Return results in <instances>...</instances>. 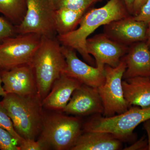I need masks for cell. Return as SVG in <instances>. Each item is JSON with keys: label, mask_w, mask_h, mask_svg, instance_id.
<instances>
[{"label": "cell", "mask_w": 150, "mask_h": 150, "mask_svg": "<svg viewBox=\"0 0 150 150\" xmlns=\"http://www.w3.org/2000/svg\"><path fill=\"white\" fill-rule=\"evenodd\" d=\"M130 15H131L123 0H109L101 7L87 11L79 28L66 35H57L56 38L61 45L73 48L88 64L93 65L94 64L93 59L86 48L88 36L100 26Z\"/></svg>", "instance_id": "obj_1"}, {"label": "cell", "mask_w": 150, "mask_h": 150, "mask_svg": "<svg viewBox=\"0 0 150 150\" xmlns=\"http://www.w3.org/2000/svg\"><path fill=\"white\" fill-rule=\"evenodd\" d=\"M61 46L56 37L43 36L39 48L29 64L35 77L37 94L42 101L66 68L67 63Z\"/></svg>", "instance_id": "obj_2"}, {"label": "cell", "mask_w": 150, "mask_h": 150, "mask_svg": "<svg viewBox=\"0 0 150 150\" xmlns=\"http://www.w3.org/2000/svg\"><path fill=\"white\" fill-rule=\"evenodd\" d=\"M1 102L17 134L24 139H38L42 131L44 112L37 94L23 96L7 93Z\"/></svg>", "instance_id": "obj_3"}, {"label": "cell", "mask_w": 150, "mask_h": 150, "mask_svg": "<svg viewBox=\"0 0 150 150\" xmlns=\"http://www.w3.org/2000/svg\"><path fill=\"white\" fill-rule=\"evenodd\" d=\"M83 126L79 116L43 112L42 131L38 139L48 149L71 150L82 133Z\"/></svg>", "instance_id": "obj_4"}, {"label": "cell", "mask_w": 150, "mask_h": 150, "mask_svg": "<svg viewBox=\"0 0 150 150\" xmlns=\"http://www.w3.org/2000/svg\"><path fill=\"white\" fill-rule=\"evenodd\" d=\"M150 119V106L142 108L130 107L128 110L111 117L95 115L83 126V132H107L122 142L133 139L134 132L138 125Z\"/></svg>", "instance_id": "obj_5"}, {"label": "cell", "mask_w": 150, "mask_h": 150, "mask_svg": "<svg viewBox=\"0 0 150 150\" xmlns=\"http://www.w3.org/2000/svg\"><path fill=\"white\" fill-rule=\"evenodd\" d=\"M43 36L35 33L18 34L0 43V68L9 70L29 64L39 48Z\"/></svg>", "instance_id": "obj_6"}, {"label": "cell", "mask_w": 150, "mask_h": 150, "mask_svg": "<svg viewBox=\"0 0 150 150\" xmlns=\"http://www.w3.org/2000/svg\"><path fill=\"white\" fill-rule=\"evenodd\" d=\"M126 69V62L123 57L116 67L105 65V81L98 88L103 104L104 117L121 114L130 107L124 97L122 84Z\"/></svg>", "instance_id": "obj_7"}, {"label": "cell", "mask_w": 150, "mask_h": 150, "mask_svg": "<svg viewBox=\"0 0 150 150\" xmlns=\"http://www.w3.org/2000/svg\"><path fill=\"white\" fill-rule=\"evenodd\" d=\"M27 10L23 20L16 26L17 34L35 33L56 38L55 9L52 0H26Z\"/></svg>", "instance_id": "obj_8"}, {"label": "cell", "mask_w": 150, "mask_h": 150, "mask_svg": "<svg viewBox=\"0 0 150 150\" xmlns=\"http://www.w3.org/2000/svg\"><path fill=\"white\" fill-rule=\"evenodd\" d=\"M86 48L88 54L94 58L96 67H115L127 54L129 46L116 42L103 33L88 38Z\"/></svg>", "instance_id": "obj_9"}, {"label": "cell", "mask_w": 150, "mask_h": 150, "mask_svg": "<svg viewBox=\"0 0 150 150\" xmlns=\"http://www.w3.org/2000/svg\"><path fill=\"white\" fill-rule=\"evenodd\" d=\"M61 48L67 63L64 74L94 88H98L104 83L105 66L92 67L79 59L73 48L63 45Z\"/></svg>", "instance_id": "obj_10"}, {"label": "cell", "mask_w": 150, "mask_h": 150, "mask_svg": "<svg viewBox=\"0 0 150 150\" xmlns=\"http://www.w3.org/2000/svg\"><path fill=\"white\" fill-rule=\"evenodd\" d=\"M148 23L137 20L134 16L114 21L104 25V33L112 40L126 46L145 41Z\"/></svg>", "instance_id": "obj_11"}, {"label": "cell", "mask_w": 150, "mask_h": 150, "mask_svg": "<svg viewBox=\"0 0 150 150\" xmlns=\"http://www.w3.org/2000/svg\"><path fill=\"white\" fill-rule=\"evenodd\" d=\"M103 111L98 88L82 84L73 92L63 112L79 116L103 114Z\"/></svg>", "instance_id": "obj_12"}, {"label": "cell", "mask_w": 150, "mask_h": 150, "mask_svg": "<svg viewBox=\"0 0 150 150\" xmlns=\"http://www.w3.org/2000/svg\"><path fill=\"white\" fill-rule=\"evenodd\" d=\"M3 88L6 93L28 96L37 93L36 83L30 64L9 70H1Z\"/></svg>", "instance_id": "obj_13"}, {"label": "cell", "mask_w": 150, "mask_h": 150, "mask_svg": "<svg viewBox=\"0 0 150 150\" xmlns=\"http://www.w3.org/2000/svg\"><path fill=\"white\" fill-rule=\"evenodd\" d=\"M82 84L63 73L55 81L48 95L42 100L43 108L63 112L73 92Z\"/></svg>", "instance_id": "obj_14"}, {"label": "cell", "mask_w": 150, "mask_h": 150, "mask_svg": "<svg viewBox=\"0 0 150 150\" xmlns=\"http://www.w3.org/2000/svg\"><path fill=\"white\" fill-rule=\"evenodd\" d=\"M123 58L126 65L123 79L137 76L150 78V49L145 41L129 46L128 52Z\"/></svg>", "instance_id": "obj_15"}, {"label": "cell", "mask_w": 150, "mask_h": 150, "mask_svg": "<svg viewBox=\"0 0 150 150\" xmlns=\"http://www.w3.org/2000/svg\"><path fill=\"white\" fill-rule=\"evenodd\" d=\"M122 142L112 134L99 131L83 132L71 150H118Z\"/></svg>", "instance_id": "obj_16"}, {"label": "cell", "mask_w": 150, "mask_h": 150, "mask_svg": "<svg viewBox=\"0 0 150 150\" xmlns=\"http://www.w3.org/2000/svg\"><path fill=\"white\" fill-rule=\"evenodd\" d=\"M123 94L130 107L150 106V78L137 76L122 81Z\"/></svg>", "instance_id": "obj_17"}, {"label": "cell", "mask_w": 150, "mask_h": 150, "mask_svg": "<svg viewBox=\"0 0 150 150\" xmlns=\"http://www.w3.org/2000/svg\"><path fill=\"white\" fill-rule=\"evenodd\" d=\"M87 11L68 9L56 10L54 25L57 35H66L76 29L84 14Z\"/></svg>", "instance_id": "obj_18"}, {"label": "cell", "mask_w": 150, "mask_h": 150, "mask_svg": "<svg viewBox=\"0 0 150 150\" xmlns=\"http://www.w3.org/2000/svg\"><path fill=\"white\" fill-rule=\"evenodd\" d=\"M26 10V0H0V13L16 26L23 20Z\"/></svg>", "instance_id": "obj_19"}, {"label": "cell", "mask_w": 150, "mask_h": 150, "mask_svg": "<svg viewBox=\"0 0 150 150\" xmlns=\"http://www.w3.org/2000/svg\"><path fill=\"white\" fill-rule=\"evenodd\" d=\"M56 10L68 9L73 10L87 11L98 0H52Z\"/></svg>", "instance_id": "obj_20"}, {"label": "cell", "mask_w": 150, "mask_h": 150, "mask_svg": "<svg viewBox=\"0 0 150 150\" xmlns=\"http://www.w3.org/2000/svg\"><path fill=\"white\" fill-rule=\"evenodd\" d=\"M0 126L6 129L11 134L18 143V146L24 140L16 131L12 121L1 101H0Z\"/></svg>", "instance_id": "obj_21"}, {"label": "cell", "mask_w": 150, "mask_h": 150, "mask_svg": "<svg viewBox=\"0 0 150 150\" xmlns=\"http://www.w3.org/2000/svg\"><path fill=\"white\" fill-rule=\"evenodd\" d=\"M0 150H20L18 143L11 134L0 126Z\"/></svg>", "instance_id": "obj_22"}, {"label": "cell", "mask_w": 150, "mask_h": 150, "mask_svg": "<svg viewBox=\"0 0 150 150\" xmlns=\"http://www.w3.org/2000/svg\"><path fill=\"white\" fill-rule=\"evenodd\" d=\"M16 34V26L0 17V43L8 38L14 36Z\"/></svg>", "instance_id": "obj_23"}, {"label": "cell", "mask_w": 150, "mask_h": 150, "mask_svg": "<svg viewBox=\"0 0 150 150\" xmlns=\"http://www.w3.org/2000/svg\"><path fill=\"white\" fill-rule=\"evenodd\" d=\"M20 150H45L48 148L40 140L24 139L19 146Z\"/></svg>", "instance_id": "obj_24"}, {"label": "cell", "mask_w": 150, "mask_h": 150, "mask_svg": "<svg viewBox=\"0 0 150 150\" xmlns=\"http://www.w3.org/2000/svg\"><path fill=\"white\" fill-rule=\"evenodd\" d=\"M137 20L149 23L150 22V0H147L136 16H134Z\"/></svg>", "instance_id": "obj_25"}, {"label": "cell", "mask_w": 150, "mask_h": 150, "mask_svg": "<svg viewBox=\"0 0 150 150\" xmlns=\"http://www.w3.org/2000/svg\"><path fill=\"white\" fill-rule=\"evenodd\" d=\"M145 137L142 138L133 144L124 149L126 150H148V141L146 139Z\"/></svg>", "instance_id": "obj_26"}, {"label": "cell", "mask_w": 150, "mask_h": 150, "mask_svg": "<svg viewBox=\"0 0 150 150\" xmlns=\"http://www.w3.org/2000/svg\"><path fill=\"white\" fill-rule=\"evenodd\" d=\"M147 0H134L132 15L136 16L139 12L140 10Z\"/></svg>", "instance_id": "obj_27"}, {"label": "cell", "mask_w": 150, "mask_h": 150, "mask_svg": "<svg viewBox=\"0 0 150 150\" xmlns=\"http://www.w3.org/2000/svg\"><path fill=\"white\" fill-rule=\"evenodd\" d=\"M144 126L148 135V150H150V119L144 122Z\"/></svg>", "instance_id": "obj_28"}, {"label": "cell", "mask_w": 150, "mask_h": 150, "mask_svg": "<svg viewBox=\"0 0 150 150\" xmlns=\"http://www.w3.org/2000/svg\"><path fill=\"white\" fill-rule=\"evenodd\" d=\"M129 12L132 15L134 0H123Z\"/></svg>", "instance_id": "obj_29"}, {"label": "cell", "mask_w": 150, "mask_h": 150, "mask_svg": "<svg viewBox=\"0 0 150 150\" xmlns=\"http://www.w3.org/2000/svg\"><path fill=\"white\" fill-rule=\"evenodd\" d=\"M145 42L150 49V22L148 23L147 29L146 31V38Z\"/></svg>", "instance_id": "obj_30"}, {"label": "cell", "mask_w": 150, "mask_h": 150, "mask_svg": "<svg viewBox=\"0 0 150 150\" xmlns=\"http://www.w3.org/2000/svg\"><path fill=\"white\" fill-rule=\"evenodd\" d=\"M2 83L1 75V71H0V96L4 97L7 93L5 91L4 88H3V86H2Z\"/></svg>", "instance_id": "obj_31"}, {"label": "cell", "mask_w": 150, "mask_h": 150, "mask_svg": "<svg viewBox=\"0 0 150 150\" xmlns=\"http://www.w3.org/2000/svg\"><path fill=\"white\" fill-rule=\"evenodd\" d=\"M98 1H102V0H98Z\"/></svg>", "instance_id": "obj_32"}, {"label": "cell", "mask_w": 150, "mask_h": 150, "mask_svg": "<svg viewBox=\"0 0 150 150\" xmlns=\"http://www.w3.org/2000/svg\"><path fill=\"white\" fill-rule=\"evenodd\" d=\"M0 71H1V68H0Z\"/></svg>", "instance_id": "obj_33"}]
</instances>
